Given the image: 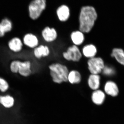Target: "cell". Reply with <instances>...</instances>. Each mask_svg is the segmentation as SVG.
I'll return each mask as SVG.
<instances>
[{"label": "cell", "instance_id": "obj_20", "mask_svg": "<svg viewBox=\"0 0 124 124\" xmlns=\"http://www.w3.org/2000/svg\"><path fill=\"white\" fill-rule=\"evenodd\" d=\"M111 56L115 58L121 64L124 66V51L120 48H115L112 50Z\"/></svg>", "mask_w": 124, "mask_h": 124}, {"label": "cell", "instance_id": "obj_12", "mask_svg": "<svg viewBox=\"0 0 124 124\" xmlns=\"http://www.w3.org/2000/svg\"><path fill=\"white\" fill-rule=\"evenodd\" d=\"M50 49L48 46L44 45L38 46L34 49L33 54L35 57L38 59L46 57L49 54Z\"/></svg>", "mask_w": 124, "mask_h": 124}, {"label": "cell", "instance_id": "obj_10", "mask_svg": "<svg viewBox=\"0 0 124 124\" xmlns=\"http://www.w3.org/2000/svg\"><path fill=\"white\" fill-rule=\"evenodd\" d=\"M13 24L11 20L8 18H5L0 22V38H3L6 33L12 31Z\"/></svg>", "mask_w": 124, "mask_h": 124}, {"label": "cell", "instance_id": "obj_4", "mask_svg": "<svg viewBox=\"0 0 124 124\" xmlns=\"http://www.w3.org/2000/svg\"><path fill=\"white\" fill-rule=\"evenodd\" d=\"M46 7V0H33L28 7L29 17L33 20L39 17Z\"/></svg>", "mask_w": 124, "mask_h": 124}, {"label": "cell", "instance_id": "obj_13", "mask_svg": "<svg viewBox=\"0 0 124 124\" xmlns=\"http://www.w3.org/2000/svg\"><path fill=\"white\" fill-rule=\"evenodd\" d=\"M104 90L106 93L112 97H116L119 93V89L117 85L113 81L107 82L104 86Z\"/></svg>", "mask_w": 124, "mask_h": 124}, {"label": "cell", "instance_id": "obj_6", "mask_svg": "<svg viewBox=\"0 0 124 124\" xmlns=\"http://www.w3.org/2000/svg\"><path fill=\"white\" fill-rule=\"evenodd\" d=\"M63 57L68 61L73 62L79 61L82 57V54L77 46L73 45L69 46L67 51L63 52Z\"/></svg>", "mask_w": 124, "mask_h": 124}, {"label": "cell", "instance_id": "obj_17", "mask_svg": "<svg viewBox=\"0 0 124 124\" xmlns=\"http://www.w3.org/2000/svg\"><path fill=\"white\" fill-rule=\"evenodd\" d=\"M97 49L96 46L93 44H88L84 46L82 53L85 57L89 59L95 57L97 53Z\"/></svg>", "mask_w": 124, "mask_h": 124}, {"label": "cell", "instance_id": "obj_1", "mask_svg": "<svg viewBox=\"0 0 124 124\" xmlns=\"http://www.w3.org/2000/svg\"><path fill=\"white\" fill-rule=\"evenodd\" d=\"M98 18V14L93 6H83L79 16V29L84 33H88L93 29Z\"/></svg>", "mask_w": 124, "mask_h": 124}, {"label": "cell", "instance_id": "obj_22", "mask_svg": "<svg viewBox=\"0 0 124 124\" xmlns=\"http://www.w3.org/2000/svg\"><path fill=\"white\" fill-rule=\"evenodd\" d=\"M102 72L104 75L107 76L111 75L115 72L113 68L108 66H104Z\"/></svg>", "mask_w": 124, "mask_h": 124}, {"label": "cell", "instance_id": "obj_8", "mask_svg": "<svg viewBox=\"0 0 124 124\" xmlns=\"http://www.w3.org/2000/svg\"><path fill=\"white\" fill-rule=\"evenodd\" d=\"M23 44L29 48L34 49L38 46L39 41L36 35L31 33H26L22 39Z\"/></svg>", "mask_w": 124, "mask_h": 124}, {"label": "cell", "instance_id": "obj_21", "mask_svg": "<svg viewBox=\"0 0 124 124\" xmlns=\"http://www.w3.org/2000/svg\"><path fill=\"white\" fill-rule=\"evenodd\" d=\"M9 85L7 81L3 78L0 77V91L5 92L8 89Z\"/></svg>", "mask_w": 124, "mask_h": 124}, {"label": "cell", "instance_id": "obj_19", "mask_svg": "<svg viewBox=\"0 0 124 124\" xmlns=\"http://www.w3.org/2000/svg\"><path fill=\"white\" fill-rule=\"evenodd\" d=\"M0 103L6 108L12 107L14 104V99L10 95L0 96Z\"/></svg>", "mask_w": 124, "mask_h": 124}, {"label": "cell", "instance_id": "obj_3", "mask_svg": "<svg viewBox=\"0 0 124 124\" xmlns=\"http://www.w3.org/2000/svg\"><path fill=\"white\" fill-rule=\"evenodd\" d=\"M31 63L29 60L22 61L16 59L11 61L9 68L11 73H18L22 76L26 77L31 74Z\"/></svg>", "mask_w": 124, "mask_h": 124}, {"label": "cell", "instance_id": "obj_11", "mask_svg": "<svg viewBox=\"0 0 124 124\" xmlns=\"http://www.w3.org/2000/svg\"><path fill=\"white\" fill-rule=\"evenodd\" d=\"M56 14L60 22H65L69 19L70 15V9L66 5H62L58 8Z\"/></svg>", "mask_w": 124, "mask_h": 124}, {"label": "cell", "instance_id": "obj_7", "mask_svg": "<svg viewBox=\"0 0 124 124\" xmlns=\"http://www.w3.org/2000/svg\"><path fill=\"white\" fill-rule=\"evenodd\" d=\"M7 46L11 52L18 53L22 51L24 45L21 38L18 37H14L9 40Z\"/></svg>", "mask_w": 124, "mask_h": 124}, {"label": "cell", "instance_id": "obj_9", "mask_svg": "<svg viewBox=\"0 0 124 124\" xmlns=\"http://www.w3.org/2000/svg\"><path fill=\"white\" fill-rule=\"evenodd\" d=\"M42 38L46 42L54 41L57 39L58 35L57 31L54 28L46 27L41 32Z\"/></svg>", "mask_w": 124, "mask_h": 124}, {"label": "cell", "instance_id": "obj_15", "mask_svg": "<svg viewBox=\"0 0 124 124\" xmlns=\"http://www.w3.org/2000/svg\"><path fill=\"white\" fill-rule=\"evenodd\" d=\"M100 77L99 75L91 74L88 79L89 87L94 91L99 89L100 86Z\"/></svg>", "mask_w": 124, "mask_h": 124}, {"label": "cell", "instance_id": "obj_18", "mask_svg": "<svg viewBox=\"0 0 124 124\" xmlns=\"http://www.w3.org/2000/svg\"><path fill=\"white\" fill-rule=\"evenodd\" d=\"M81 76L78 71L72 70L69 72L68 76V81L72 84H77L81 82Z\"/></svg>", "mask_w": 124, "mask_h": 124}, {"label": "cell", "instance_id": "obj_14", "mask_svg": "<svg viewBox=\"0 0 124 124\" xmlns=\"http://www.w3.org/2000/svg\"><path fill=\"white\" fill-rule=\"evenodd\" d=\"M70 37L74 45L76 46L82 45L85 39L84 33L79 30L72 32L71 33Z\"/></svg>", "mask_w": 124, "mask_h": 124}, {"label": "cell", "instance_id": "obj_16", "mask_svg": "<svg viewBox=\"0 0 124 124\" xmlns=\"http://www.w3.org/2000/svg\"><path fill=\"white\" fill-rule=\"evenodd\" d=\"M105 94L103 91L100 90H94L92 93L91 99L94 103L100 105L103 103L105 99Z\"/></svg>", "mask_w": 124, "mask_h": 124}, {"label": "cell", "instance_id": "obj_5", "mask_svg": "<svg viewBox=\"0 0 124 124\" xmlns=\"http://www.w3.org/2000/svg\"><path fill=\"white\" fill-rule=\"evenodd\" d=\"M88 68L91 74L99 75L104 68V62L101 58L94 57L89 59L87 62Z\"/></svg>", "mask_w": 124, "mask_h": 124}, {"label": "cell", "instance_id": "obj_2", "mask_svg": "<svg viewBox=\"0 0 124 124\" xmlns=\"http://www.w3.org/2000/svg\"><path fill=\"white\" fill-rule=\"evenodd\" d=\"M50 73L54 82L58 84L67 82L69 71L66 66L59 63H54L49 66Z\"/></svg>", "mask_w": 124, "mask_h": 124}]
</instances>
